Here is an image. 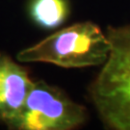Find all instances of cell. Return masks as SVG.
Instances as JSON below:
<instances>
[{
	"label": "cell",
	"instance_id": "cell-3",
	"mask_svg": "<svg viewBox=\"0 0 130 130\" xmlns=\"http://www.w3.org/2000/svg\"><path fill=\"white\" fill-rule=\"evenodd\" d=\"M86 108L44 80L33 81L23 108L10 126L15 130H71L85 123Z\"/></svg>",
	"mask_w": 130,
	"mask_h": 130
},
{
	"label": "cell",
	"instance_id": "cell-1",
	"mask_svg": "<svg viewBox=\"0 0 130 130\" xmlns=\"http://www.w3.org/2000/svg\"><path fill=\"white\" fill-rule=\"evenodd\" d=\"M106 34L110 52L89 86V98L107 127L130 130V24L109 26Z\"/></svg>",
	"mask_w": 130,
	"mask_h": 130
},
{
	"label": "cell",
	"instance_id": "cell-4",
	"mask_svg": "<svg viewBox=\"0 0 130 130\" xmlns=\"http://www.w3.org/2000/svg\"><path fill=\"white\" fill-rule=\"evenodd\" d=\"M32 84L26 67L0 52V121L8 128L20 114Z\"/></svg>",
	"mask_w": 130,
	"mask_h": 130
},
{
	"label": "cell",
	"instance_id": "cell-2",
	"mask_svg": "<svg viewBox=\"0 0 130 130\" xmlns=\"http://www.w3.org/2000/svg\"><path fill=\"white\" fill-rule=\"evenodd\" d=\"M106 33L92 21L77 22L56 31L17 54L19 63H47L65 69L103 65L110 52Z\"/></svg>",
	"mask_w": 130,
	"mask_h": 130
},
{
	"label": "cell",
	"instance_id": "cell-5",
	"mask_svg": "<svg viewBox=\"0 0 130 130\" xmlns=\"http://www.w3.org/2000/svg\"><path fill=\"white\" fill-rule=\"evenodd\" d=\"M29 13L33 21L40 27L53 29L67 20L70 6L67 0H32Z\"/></svg>",
	"mask_w": 130,
	"mask_h": 130
}]
</instances>
